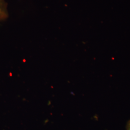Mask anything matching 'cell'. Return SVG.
Listing matches in <instances>:
<instances>
[{
    "label": "cell",
    "mask_w": 130,
    "mask_h": 130,
    "mask_svg": "<svg viewBox=\"0 0 130 130\" xmlns=\"http://www.w3.org/2000/svg\"><path fill=\"white\" fill-rule=\"evenodd\" d=\"M8 17L7 5L5 0H0V21L5 20Z\"/></svg>",
    "instance_id": "obj_1"
},
{
    "label": "cell",
    "mask_w": 130,
    "mask_h": 130,
    "mask_svg": "<svg viewBox=\"0 0 130 130\" xmlns=\"http://www.w3.org/2000/svg\"><path fill=\"white\" fill-rule=\"evenodd\" d=\"M126 130H130V120L128 121L126 125Z\"/></svg>",
    "instance_id": "obj_2"
}]
</instances>
